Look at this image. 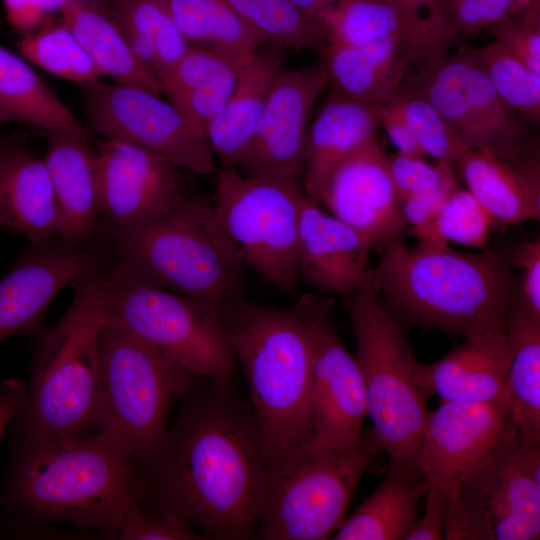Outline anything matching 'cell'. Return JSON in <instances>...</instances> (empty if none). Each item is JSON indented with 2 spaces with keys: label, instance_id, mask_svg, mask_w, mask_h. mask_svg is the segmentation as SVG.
<instances>
[{
  "label": "cell",
  "instance_id": "obj_1",
  "mask_svg": "<svg viewBox=\"0 0 540 540\" xmlns=\"http://www.w3.org/2000/svg\"><path fill=\"white\" fill-rule=\"evenodd\" d=\"M267 474L248 396L232 378H201L142 469L139 504L182 518L207 539H256Z\"/></svg>",
  "mask_w": 540,
  "mask_h": 540
},
{
  "label": "cell",
  "instance_id": "obj_2",
  "mask_svg": "<svg viewBox=\"0 0 540 540\" xmlns=\"http://www.w3.org/2000/svg\"><path fill=\"white\" fill-rule=\"evenodd\" d=\"M142 469L111 433L58 440H11L0 494L18 523L65 522L112 535L142 494Z\"/></svg>",
  "mask_w": 540,
  "mask_h": 540
},
{
  "label": "cell",
  "instance_id": "obj_3",
  "mask_svg": "<svg viewBox=\"0 0 540 540\" xmlns=\"http://www.w3.org/2000/svg\"><path fill=\"white\" fill-rule=\"evenodd\" d=\"M222 310L235 360L246 378L268 468L296 457L313 440V349L294 309L239 297Z\"/></svg>",
  "mask_w": 540,
  "mask_h": 540
},
{
  "label": "cell",
  "instance_id": "obj_4",
  "mask_svg": "<svg viewBox=\"0 0 540 540\" xmlns=\"http://www.w3.org/2000/svg\"><path fill=\"white\" fill-rule=\"evenodd\" d=\"M372 271L373 289L411 324L464 338L505 329L509 281L494 252L467 253L427 240L410 247L399 239Z\"/></svg>",
  "mask_w": 540,
  "mask_h": 540
},
{
  "label": "cell",
  "instance_id": "obj_5",
  "mask_svg": "<svg viewBox=\"0 0 540 540\" xmlns=\"http://www.w3.org/2000/svg\"><path fill=\"white\" fill-rule=\"evenodd\" d=\"M105 268L73 282L72 302L33 351L24 405L10 440H58L99 429L100 335L106 321Z\"/></svg>",
  "mask_w": 540,
  "mask_h": 540
},
{
  "label": "cell",
  "instance_id": "obj_6",
  "mask_svg": "<svg viewBox=\"0 0 540 540\" xmlns=\"http://www.w3.org/2000/svg\"><path fill=\"white\" fill-rule=\"evenodd\" d=\"M115 240L118 263L154 285L220 309L243 296L244 264L201 198L192 195Z\"/></svg>",
  "mask_w": 540,
  "mask_h": 540
},
{
  "label": "cell",
  "instance_id": "obj_7",
  "mask_svg": "<svg viewBox=\"0 0 540 540\" xmlns=\"http://www.w3.org/2000/svg\"><path fill=\"white\" fill-rule=\"evenodd\" d=\"M356 340L368 416L390 462L417 459L430 411L420 363L398 318L374 289L344 296Z\"/></svg>",
  "mask_w": 540,
  "mask_h": 540
},
{
  "label": "cell",
  "instance_id": "obj_8",
  "mask_svg": "<svg viewBox=\"0 0 540 540\" xmlns=\"http://www.w3.org/2000/svg\"><path fill=\"white\" fill-rule=\"evenodd\" d=\"M383 451L373 428L339 449L311 442L296 457L268 468L256 539H329L345 520L355 489Z\"/></svg>",
  "mask_w": 540,
  "mask_h": 540
},
{
  "label": "cell",
  "instance_id": "obj_9",
  "mask_svg": "<svg viewBox=\"0 0 540 540\" xmlns=\"http://www.w3.org/2000/svg\"><path fill=\"white\" fill-rule=\"evenodd\" d=\"M200 379L106 320L99 429L123 443L143 469L166 434L172 409Z\"/></svg>",
  "mask_w": 540,
  "mask_h": 540
},
{
  "label": "cell",
  "instance_id": "obj_10",
  "mask_svg": "<svg viewBox=\"0 0 540 540\" xmlns=\"http://www.w3.org/2000/svg\"><path fill=\"white\" fill-rule=\"evenodd\" d=\"M104 279L108 322L195 376L232 378L235 356L220 308L154 285L119 263Z\"/></svg>",
  "mask_w": 540,
  "mask_h": 540
},
{
  "label": "cell",
  "instance_id": "obj_11",
  "mask_svg": "<svg viewBox=\"0 0 540 540\" xmlns=\"http://www.w3.org/2000/svg\"><path fill=\"white\" fill-rule=\"evenodd\" d=\"M215 215L244 266L290 293L299 277L297 233L303 189L298 183L216 172Z\"/></svg>",
  "mask_w": 540,
  "mask_h": 540
},
{
  "label": "cell",
  "instance_id": "obj_12",
  "mask_svg": "<svg viewBox=\"0 0 540 540\" xmlns=\"http://www.w3.org/2000/svg\"><path fill=\"white\" fill-rule=\"evenodd\" d=\"M403 85L427 99L469 148L511 163L536 151L530 122L500 97L467 44L418 69Z\"/></svg>",
  "mask_w": 540,
  "mask_h": 540
},
{
  "label": "cell",
  "instance_id": "obj_13",
  "mask_svg": "<svg viewBox=\"0 0 540 540\" xmlns=\"http://www.w3.org/2000/svg\"><path fill=\"white\" fill-rule=\"evenodd\" d=\"M540 536V442L518 435L447 497L443 539L536 540Z\"/></svg>",
  "mask_w": 540,
  "mask_h": 540
},
{
  "label": "cell",
  "instance_id": "obj_14",
  "mask_svg": "<svg viewBox=\"0 0 540 540\" xmlns=\"http://www.w3.org/2000/svg\"><path fill=\"white\" fill-rule=\"evenodd\" d=\"M80 88L86 117L102 138L135 144L201 176L217 172L208 140L195 134L162 95L99 79Z\"/></svg>",
  "mask_w": 540,
  "mask_h": 540
},
{
  "label": "cell",
  "instance_id": "obj_15",
  "mask_svg": "<svg viewBox=\"0 0 540 540\" xmlns=\"http://www.w3.org/2000/svg\"><path fill=\"white\" fill-rule=\"evenodd\" d=\"M306 321L313 349L314 437L311 442L346 449L360 440L368 416L356 358L337 332L332 299L305 294L292 307Z\"/></svg>",
  "mask_w": 540,
  "mask_h": 540
},
{
  "label": "cell",
  "instance_id": "obj_16",
  "mask_svg": "<svg viewBox=\"0 0 540 540\" xmlns=\"http://www.w3.org/2000/svg\"><path fill=\"white\" fill-rule=\"evenodd\" d=\"M519 434L503 399L441 401L429 413L417 460L428 485L448 497L471 473L506 451Z\"/></svg>",
  "mask_w": 540,
  "mask_h": 540
},
{
  "label": "cell",
  "instance_id": "obj_17",
  "mask_svg": "<svg viewBox=\"0 0 540 540\" xmlns=\"http://www.w3.org/2000/svg\"><path fill=\"white\" fill-rule=\"evenodd\" d=\"M96 152L99 228L114 238L192 196L184 170L150 150L101 138Z\"/></svg>",
  "mask_w": 540,
  "mask_h": 540
},
{
  "label": "cell",
  "instance_id": "obj_18",
  "mask_svg": "<svg viewBox=\"0 0 540 540\" xmlns=\"http://www.w3.org/2000/svg\"><path fill=\"white\" fill-rule=\"evenodd\" d=\"M327 87L323 62L282 70L270 88L254 136L237 170L247 176L298 183L305 167L310 115Z\"/></svg>",
  "mask_w": 540,
  "mask_h": 540
},
{
  "label": "cell",
  "instance_id": "obj_19",
  "mask_svg": "<svg viewBox=\"0 0 540 540\" xmlns=\"http://www.w3.org/2000/svg\"><path fill=\"white\" fill-rule=\"evenodd\" d=\"M330 214L353 228L370 248L402 239L406 221L393 184L388 158L378 139L329 175L318 199Z\"/></svg>",
  "mask_w": 540,
  "mask_h": 540
},
{
  "label": "cell",
  "instance_id": "obj_20",
  "mask_svg": "<svg viewBox=\"0 0 540 540\" xmlns=\"http://www.w3.org/2000/svg\"><path fill=\"white\" fill-rule=\"evenodd\" d=\"M106 258L102 249L60 240L23 253L0 279V343L15 334L36 333L56 295L80 277L104 268Z\"/></svg>",
  "mask_w": 540,
  "mask_h": 540
},
{
  "label": "cell",
  "instance_id": "obj_21",
  "mask_svg": "<svg viewBox=\"0 0 540 540\" xmlns=\"http://www.w3.org/2000/svg\"><path fill=\"white\" fill-rule=\"evenodd\" d=\"M370 249L353 228L303 195L296 252L298 275L305 283L343 297L373 289Z\"/></svg>",
  "mask_w": 540,
  "mask_h": 540
},
{
  "label": "cell",
  "instance_id": "obj_22",
  "mask_svg": "<svg viewBox=\"0 0 540 540\" xmlns=\"http://www.w3.org/2000/svg\"><path fill=\"white\" fill-rule=\"evenodd\" d=\"M323 61L328 86L351 100L378 106L416 71L446 55L402 36L382 38L357 47H326Z\"/></svg>",
  "mask_w": 540,
  "mask_h": 540
},
{
  "label": "cell",
  "instance_id": "obj_23",
  "mask_svg": "<svg viewBox=\"0 0 540 540\" xmlns=\"http://www.w3.org/2000/svg\"><path fill=\"white\" fill-rule=\"evenodd\" d=\"M326 47H357L402 36L448 53L457 33L449 19L426 17L376 0H334L315 18Z\"/></svg>",
  "mask_w": 540,
  "mask_h": 540
},
{
  "label": "cell",
  "instance_id": "obj_24",
  "mask_svg": "<svg viewBox=\"0 0 540 540\" xmlns=\"http://www.w3.org/2000/svg\"><path fill=\"white\" fill-rule=\"evenodd\" d=\"M452 136L455 170L496 225L539 220L540 167L536 151L518 162H505L489 152L469 148L453 132Z\"/></svg>",
  "mask_w": 540,
  "mask_h": 540
},
{
  "label": "cell",
  "instance_id": "obj_25",
  "mask_svg": "<svg viewBox=\"0 0 540 540\" xmlns=\"http://www.w3.org/2000/svg\"><path fill=\"white\" fill-rule=\"evenodd\" d=\"M511 361L509 341L503 330L465 338L432 364H420V381L431 397L442 401L486 403L502 400Z\"/></svg>",
  "mask_w": 540,
  "mask_h": 540
},
{
  "label": "cell",
  "instance_id": "obj_26",
  "mask_svg": "<svg viewBox=\"0 0 540 540\" xmlns=\"http://www.w3.org/2000/svg\"><path fill=\"white\" fill-rule=\"evenodd\" d=\"M22 234L31 248L59 235V212L45 164L26 146L10 142L0 154V229Z\"/></svg>",
  "mask_w": 540,
  "mask_h": 540
},
{
  "label": "cell",
  "instance_id": "obj_27",
  "mask_svg": "<svg viewBox=\"0 0 540 540\" xmlns=\"http://www.w3.org/2000/svg\"><path fill=\"white\" fill-rule=\"evenodd\" d=\"M46 134L44 160L58 206V238L68 245H84L99 229L96 149L88 136Z\"/></svg>",
  "mask_w": 540,
  "mask_h": 540
},
{
  "label": "cell",
  "instance_id": "obj_28",
  "mask_svg": "<svg viewBox=\"0 0 540 540\" xmlns=\"http://www.w3.org/2000/svg\"><path fill=\"white\" fill-rule=\"evenodd\" d=\"M247 58L193 46L159 79L161 93L190 129L206 138L209 124L226 105Z\"/></svg>",
  "mask_w": 540,
  "mask_h": 540
},
{
  "label": "cell",
  "instance_id": "obj_29",
  "mask_svg": "<svg viewBox=\"0 0 540 540\" xmlns=\"http://www.w3.org/2000/svg\"><path fill=\"white\" fill-rule=\"evenodd\" d=\"M374 107L333 91L310 124L303 172V192L318 203L332 171L345 159L378 139Z\"/></svg>",
  "mask_w": 540,
  "mask_h": 540
},
{
  "label": "cell",
  "instance_id": "obj_30",
  "mask_svg": "<svg viewBox=\"0 0 540 540\" xmlns=\"http://www.w3.org/2000/svg\"><path fill=\"white\" fill-rule=\"evenodd\" d=\"M281 48L270 45L248 56L220 114L206 138L222 168L237 169L254 136L270 88L282 71Z\"/></svg>",
  "mask_w": 540,
  "mask_h": 540
},
{
  "label": "cell",
  "instance_id": "obj_31",
  "mask_svg": "<svg viewBox=\"0 0 540 540\" xmlns=\"http://www.w3.org/2000/svg\"><path fill=\"white\" fill-rule=\"evenodd\" d=\"M428 488L417 459L390 462L383 482L331 537L336 540H402L416 521Z\"/></svg>",
  "mask_w": 540,
  "mask_h": 540
},
{
  "label": "cell",
  "instance_id": "obj_32",
  "mask_svg": "<svg viewBox=\"0 0 540 540\" xmlns=\"http://www.w3.org/2000/svg\"><path fill=\"white\" fill-rule=\"evenodd\" d=\"M60 14L101 75L162 95L158 79L136 57L112 14L87 0H68Z\"/></svg>",
  "mask_w": 540,
  "mask_h": 540
},
{
  "label": "cell",
  "instance_id": "obj_33",
  "mask_svg": "<svg viewBox=\"0 0 540 540\" xmlns=\"http://www.w3.org/2000/svg\"><path fill=\"white\" fill-rule=\"evenodd\" d=\"M0 122L88 136L85 126L29 62L0 45Z\"/></svg>",
  "mask_w": 540,
  "mask_h": 540
},
{
  "label": "cell",
  "instance_id": "obj_34",
  "mask_svg": "<svg viewBox=\"0 0 540 540\" xmlns=\"http://www.w3.org/2000/svg\"><path fill=\"white\" fill-rule=\"evenodd\" d=\"M505 332L511 349L503 400L519 433L540 442V318L522 303L507 307Z\"/></svg>",
  "mask_w": 540,
  "mask_h": 540
},
{
  "label": "cell",
  "instance_id": "obj_35",
  "mask_svg": "<svg viewBox=\"0 0 540 540\" xmlns=\"http://www.w3.org/2000/svg\"><path fill=\"white\" fill-rule=\"evenodd\" d=\"M136 57L159 79L193 45L162 0H112V13Z\"/></svg>",
  "mask_w": 540,
  "mask_h": 540
},
{
  "label": "cell",
  "instance_id": "obj_36",
  "mask_svg": "<svg viewBox=\"0 0 540 540\" xmlns=\"http://www.w3.org/2000/svg\"><path fill=\"white\" fill-rule=\"evenodd\" d=\"M175 24L193 45L249 56L266 39L223 0H162Z\"/></svg>",
  "mask_w": 540,
  "mask_h": 540
},
{
  "label": "cell",
  "instance_id": "obj_37",
  "mask_svg": "<svg viewBox=\"0 0 540 540\" xmlns=\"http://www.w3.org/2000/svg\"><path fill=\"white\" fill-rule=\"evenodd\" d=\"M19 52L29 63L79 85L101 76L62 18H51L37 30L25 34L20 40Z\"/></svg>",
  "mask_w": 540,
  "mask_h": 540
},
{
  "label": "cell",
  "instance_id": "obj_38",
  "mask_svg": "<svg viewBox=\"0 0 540 540\" xmlns=\"http://www.w3.org/2000/svg\"><path fill=\"white\" fill-rule=\"evenodd\" d=\"M271 45L300 50L324 42L317 23L288 0H223Z\"/></svg>",
  "mask_w": 540,
  "mask_h": 540
},
{
  "label": "cell",
  "instance_id": "obj_39",
  "mask_svg": "<svg viewBox=\"0 0 540 540\" xmlns=\"http://www.w3.org/2000/svg\"><path fill=\"white\" fill-rule=\"evenodd\" d=\"M495 226L494 219L479 201L467 189L457 186L432 220L412 230L418 240L486 250Z\"/></svg>",
  "mask_w": 540,
  "mask_h": 540
},
{
  "label": "cell",
  "instance_id": "obj_40",
  "mask_svg": "<svg viewBox=\"0 0 540 540\" xmlns=\"http://www.w3.org/2000/svg\"><path fill=\"white\" fill-rule=\"evenodd\" d=\"M477 61L500 97L525 120L540 123V74L497 41L475 49Z\"/></svg>",
  "mask_w": 540,
  "mask_h": 540
},
{
  "label": "cell",
  "instance_id": "obj_41",
  "mask_svg": "<svg viewBox=\"0 0 540 540\" xmlns=\"http://www.w3.org/2000/svg\"><path fill=\"white\" fill-rule=\"evenodd\" d=\"M388 101L401 112L423 154L453 162L452 132L427 99L402 84Z\"/></svg>",
  "mask_w": 540,
  "mask_h": 540
},
{
  "label": "cell",
  "instance_id": "obj_42",
  "mask_svg": "<svg viewBox=\"0 0 540 540\" xmlns=\"http://www.w3.org/2000/svg\"><path fill=\"white\" fill-rule=\"evenodd\" d=\"M112 536L122 540H199L207 539L182 518L149 510L138 502L123 513Z\"/></svg>",
  "mask_w": 540,
  "mask_h": 540
},
{
  "label": "cell",
  "instance_id": "obj_43",
  "mask_svg": "<svg viewBox=\"0 0 540 540\" xmlns=\"http://www.w3.org/2000/svg\"><path fill=\"white\" fill-rule=\"evenodd\" d=\"M387 158L390 175L401 201L457 181L454 162L432 165L423 155L401 152Z\"/></svg>",
  "mask_w": 540,
  "mask_h": 540
},
{
  "label": "cell",
  "instance_id": "obj_44",
  "mask_svg": "<svg viewBox=\"0 0 540 540\" xmlns=\"http://www.w3.org/2000/svg\"><path fill=\"white\" fill-rule=\"evenodd\" d=\"M508 52L540 74V2L487 28Z\"/></svg>",
  "mask_w": 540,
  "mask_h": 540
},
{
  "label": "cell",
  "instance_id": "obj_45",
  "mask_svg": "<svg viewBox=\"0 0 540 540\" xmlns=\"http://www.w3.org/2000/svg\"><path fill=\"white\" fill-rule=\"evenodd\" d=\"M68 0H3L10 26L23 35L41 27L62 11Z\"/></svg>",
  "mask_w": 540,
  "mask_h": 540
},
{
  "label": "cell",
  "instance_id": "obj_46",
  "mask_svg": "<svg viewBox=\"0 0 540 540\" xmlns=\"http://www.w3.org/2000/svg\"><path fill=\"white\" fill-rule=\"evenodd\" d=\"M514 264L523 269L521 303L540 318V240L521 243L515 250Z\"/></svg>",
  "mask_w": 540,
  "mask_h": 540
},
{
  "label": "cell",
  "instance_id": "obj_47",
  "mask_svg": "<svg viewBox=\"0 0 540 540\" xmlns=\"http://www.w3.org/2000/svg\"><path fill=\"white\" fill-rule=\"evenodd\" d=\"M424 497V515L415 521L405 537L406 540L443 539L447 496L439 488L428 485Z\"/></svg>",
  "mask_w": 540,
  "mask_h": 540
},
{
  "label": "cell",
  "instance_id": "obj_48",
  "mask_svg": "<svg viewBox=\"0 0 540 540\" xmlns=\"http://www.w3.org/2000/svg\"><path fill=\"white\" fill-rule=\"evenodd\" d=\"M458 185L457 181L436 189L407 197L401 201V210L407 224L416 228L432 220L440 210L448 195Z\"/></svg>",
  "mask_w": 540,
  "mask_h": 540
},
{
  "label": "cell",
  "instance_id": "obj_49",
  "mask_svg": "<svg viewBox=\"0 0 540 540\" xmlns=\"http://www.w3.org/2000/svg\"><path fill=\"white\" fill-rule=\"evenodd\" d=\"M379 124H382L398 152L423 155L417 141L399 109L391 102L374 106Z\"/></svg>",
  "mask_w": 540,
  "mask_h": 540
},
{
  "label": "cell",
  "instance_id": "obj_50",
  "mask_svg": "<svg viewBox=\"0 0 540 540\" xmlns=\"http://www.w3.org/2000/svg\"><path fill=\"white\" fill-rule=\"evenodd\" d=\"M26 383L19 379L0 382V440L24 405Z\"/></svg>",
  "mask_w": 540,
  "mask_h": 540
},
{
  "label": "cell",
  "instance_id": "obj_51",
  "mask_svg": "<svg viewBox=\"0 0 540 540\" xmlns=\"http://www.w3.org/2000/svg\"><path fill=\"white\" fill-rule=\"evenodd\" d=\"M397 5L409 12L439 19H449L444 0H376Z\"/></svg>",
  "mask_w": 540,
  "mask_h": 540
},
{
  "label": "cell",
  "instance_id": "obj_52",
  "mask_svg": "<svg viewBox=\"0 0 540 540\" xmlns=\"http://www.w3.org/2000/svg\"><path fill=\"white\" fill-rule=\"evenodd\" d=\"M295 8L315 21L316 16L334 0H288Z\"/></svg>",
  "mask_w": 540,
  "mask_h": 540
},
{
  "label": "cell",
  "instance_id": "obj_53",
  "mask_svg": "<svg viewBox=\"0 0 540 540\" xmlns=\"http://www.w3.org/2000/svg\"><path fill=\"white\" fill-rule=\"evenodd\" d=\"M501 9L509 17L512 12L513 0H485Z\"/></svg>",
  "mask_w": 540,
  "mask_h": 540
},
{
  "label": "cell",
  "instance_id": "obj_54",
  "mask_svg": "<svg viewBox=\"0 0 540 540\" xmlns=\"http://www.w3.org/2000/svg\"><path fill=\"white\" fill-rule=\"evenodd\" d=\"M11 141L7 140L1 133H0V154L2 151L8 146V144Z\"/></svg>",
  "mask_w": 540,
  "mask_h": 540
}]
</instances>
